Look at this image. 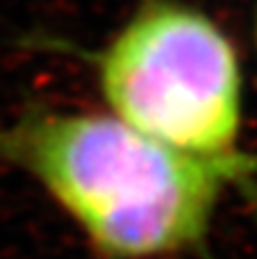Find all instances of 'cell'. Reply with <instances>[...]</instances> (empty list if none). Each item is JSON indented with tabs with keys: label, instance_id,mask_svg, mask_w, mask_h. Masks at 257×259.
Masks as SVG:
<instances>
[{
	"label": "cell",
	"instance_id": "7a4b0ae2",
	"mask_svg": "<svg viewBox=\"0 0 257 259\" xmlns=\"http://www.w3.org/2000/svg\"><path fill=\"white\" fill-rule=\"evenodd\" d=\"M109 116L191 155L241 150L244 75L230 36L178 0H144L96 53Z\"/></svg>",
	"mask_w": 257,
	"mask_h": 259
},
{
	"label": "cell",
	"instance_id": "6da1fadb",
	"mask_svg": "<svg viewBox=\"0 0 257 259\" xmlns=\"http://www.w3.org/2000/svg\"><path fill=\"white\" fill-rule=\"evenodd\" d=\"M0 161L30 175L100 259H209L226 191H255L257 178V152L191 155L109 114L41 103L0 127Z\"/></svg>",
	"mask_w": 257,
	"mask_h": 259
}]
</instances>
